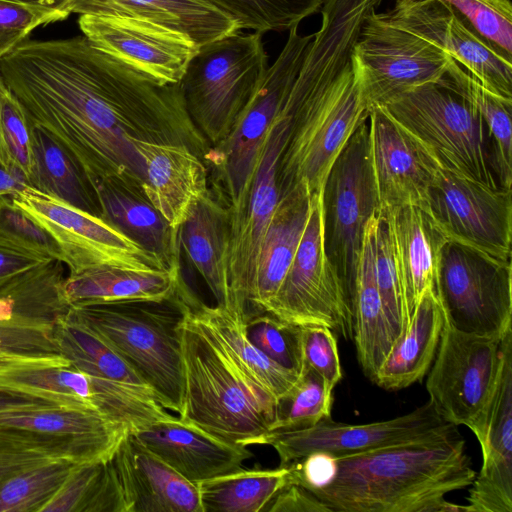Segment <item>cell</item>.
<instances>
[{
    "label": "cell",
    "instance_id": "obj_51",
    "mask_svg": "<svg viewBox=\"0 0 512 512\" xmlns=\"http://www.w3.org/2000/svg\"><path fill=\"white\" fill-rule=\"evenodd\" d=\"M61 20V15L50 10L0 1V60L38 26Z\"/></svg>",
    "mask_w": 512,
    "mask_h": 512
},
{
    "label": "cell",
    "instance_id": "obj_54",
    "mask_svg": "<svg viewBox=\"0 0 512 512\" xmlns=\"http://www.w3.org/2000/svg\"><path fill=\"white\" fill-rule=\"evenodd\" d=\"M266 512H332L308 489L294 483L285 485L268 503Z\"/></svg>",
    "mask_w": 512,
    "mask_h": 512
},
{
    "label": "cell",
    "instance_id": "obj_56",
    "mask_svg": "<svg viewBox=\"0 0 512 512\" xmlns=\"http://www.w3.org/2000/svg\"><path fill=\"white\" fill-rule=\"evenodd\" d=\"M29 187L28 177L18 166L0 160V196H14Z\"/></svg>",
    "mask_w": 512,
    "mask_h": 512
},
{
    "label": "cell",
    "instance_id": "obj_31",
    "mask_svg": "<svg viewBox=\"0 0 512 512\" xmlns=\"http://www.w3.org/2000/svg\"><path fill=\"white\" fill-rule=\"evenodd\" d=\"M379 213L374 214L365 227L352 300V339L359 364L371 381L395 345L374 272Z\"/></svg>",
    "mask_w": 512,
    "mask_h": 512
},
{
    "label": "cell",
    "instance_id": "obj_23",
    "mask_svg": "<svg viewBox=\"0 0 512 512\" xmlns=\"http://www.w3.org/2000/svg\"><path fill=\"white\" fill-rule=\"evenodd\" d=\"M479 443L482 466L464 512H512V330L503 337L501 368Z\"/></svg>",
    "mask_w": 512,
    "mask_h": 512
},
{
    "label": "cell",
    "instance_id": "obj_25",
    "mask_svg": "<svg viewBox=\"0 0 512 512\" xmlns=\"http://www.w3.org/2000/svg\"><path fill=\"white\" fill-rule=\"evenodd\" d=\"M127 138L144 165V194L179 231L195 205L210 192L206 164L184 145Z\"/></svg>",
    "mask_w": 512,
    "mask_h": 512
},
{
    "label": "cell",
    "instance_id": "obj_10",
    "mask_svg": "<svg viewBox=\"0 0 512 512\" xmlns=\"http://www.w3.org/2000/svg\"><path fill=\"white\" fill-rule=\"evenodd\" d=\"M435 288L454 329L498 339L512 329L511 260L447 241Z\"/></svg>",
    "mask_w": 512,
    "mask_h": 512
},
{
    "label": "cell",
    "instance_id": "obj_44",
    "mask_svg": "<svg viewBox=\"0 0 512 512\" xmlns=\"http://www.w3.org/2000/svg\"><path fill=\"white\" fill-rule=\"evenodd\" d=\"M374 272L384 311L396 343L409 328L411 315L395 258L389 225L381 211L376 227Z\"/></svg>",
    "mask_w": 512,
    "mask_h": 512
},
{
    "label": "cell",
    "instance_id": "obj_42",
    "mask_svg": "<svg viewBox=\"0 0 512 512\" xmlns=\"http://www.w3.org/2000/svg\"><path fill=\"white\" fill-rule=\"evenodd\" d=\"M230 17L239 30L260 34L289 31L320 12L323 0H208Z\"/></svg>",
    "mask_w": 512,
    "mask_h": 512
},
{
    "label": "cell",
    "instance_id": "obj_2",
    "mask_svg": "<svg viewBox=\"0 0 512 512\" xmlns=\"http://www.w3.org/2000/svg\"><path fill=\"white\" fill-rule=\"evenodd\" d=\"M314 33L281 109L289 129L277 167L279 196L320 194L334 161L369 115L353 62L367 12L350 0H324Z\"/></svg>",
    "mask_w": 512,
    "mask_h": 512
},
{
    "label": "cell",
    "instance_id": "obj_39",
    "mask_svg": "<svg viewBox=\"0 0 512 512\" xmlns=\"http://www.w3.org/2000/svg\"><path fill=\"white\" fill-rule=\"evenodd\" d=\"M469 101L484 121L493 142L500 185L512 187V99L485 88L475 77L451 59L438 81Z\"/></svg>",
    "mask_w": 512,
    "mask_h": 512
},
{
    "label": "cell",
    "instance_id": "obj_16",
    "mask_svg": "<svg viewBox=\"0 0 512 512\" xmlns=\"http://www.w3.org/2000/svg\"><path fill=\"white\" fill-rule=\"evenodd\" d=\"M424 210L448 241L511 260L512 189L491 188L440 167Z\"/></svg>",
    "mask_w": 512,
    "mask_h": 512
},
{
    "label": "cell",
    "instance_id": "obj_3",
    "mask_svg": "<svg viewBox=\"0 0 512 512\" xmlns=\"http://www.w3.org/2000/svg\"><path fill=\"white\" fill-rule=\"evenodd\" d=\"M476 472L453 426L438 434L335 457L329 480L311 489L341 512H464L444 496L471 486Z\"/></svg>",
    "mask_w": 512,
    "mask_h": 512
},
{
    "label": "cell",
    "instance_id": "obj_24",
    "mask_svg": "<svg viewBox=\"0 0 512 512\" xmlns=\"http://www.w3.org/2000/svg\"><path fill=\"white\" fill-rule=\"evenodd\" d=\"M110 460L126 512H203L197 484L181 476L133 434L125 435Z\"/></svg>",
    "mask_w": 512,
    "mask_h": 512
},
{
    "label": "cell",
    "instance_id": "obj_21",
    "mask_svg": "<svg viewBox=\"0 0 512 512\" xmlns=\"http://www.w3.org/2000/svg\"><path fill=\"white\" fill-rule=\"evenodd\" d=\"M369 147L381 211L425 209L440 165L425 146L382 107L369 111Z\"/></svg>",
    "mask_w": 512,
    "mask_h": 512
},
{
    "label": "cell",
    "instance_id": "obj_53",
    "mask_svg": "<svg viewBox=\"0 0 512 512\" xmlns=\"http://www.w3.org/2000/svg\"><path fill=\"white\" fill-rule=\"evenodd\" d=\"M52 261L0 243V298Z\"/></svg>",
    "mask_w": 512,
    "mask_h": 512
},
{
    "label": "cell",
    "instance_id": "obj_58",
    "mask_svg": "<svg viewBox=\"0 0 512 512\" xmlns=\"http://www.w3.org/2000/svg\"><path fill=\"white\" fill-rule=\"evenodd\" d=\"M2 86H3V82H2V80L0 78V93H1ZM0 160L3 161L6 164L11 163L9 161V159L7 157V154H6V151H5V147H4L3 140H2V135H1V129H0Z\"/></svg>",
    "mask_w": 512,
    "mask_h": 512
},
{
    "label": "cell",
    "instance_id": "obj_32",
    "mask_svg": "<svg viewBox=\"0 0 512 512\" xmlns=\"http://www.w3.org/2000/svg\"><path fill=\"white\" fill-rule=\"evenodd\" d=\"M313 196L295 188L279 197L258 255L250 302L254 313L264 312L277 293L301 241Z\"/></svg>",
    "mask_w": 512,
    "mask_h": 512
},
{
    "label": "cell",
    "instance_id": "obj_40",
    "mask_svg": "<svg viewBox=\"0 0 512 512\" xmlns=\"http://www.w3.org/2000/svg\"><path fill=\"white\" fill-rule=\"evenodd\" d=\"M110 458L77 464L42 512H126Z\"/></svg>",
    "mask_w": 512,
    "mask_h": 512
},
{
    "label": "cell",
    "instance_id": "obj_12",
    "mask_svg": "<svg viewBox=\"0 0 512 512\" xmlns=\"http://www.w3.org/2000/svg\"><path fill=\"white\" fill-rule=\"evenodd\" d=\"M502 357L503 338L464 333L445 320L426 390L440 417L468 427L478 442Z\"/></svg>",
    "mask_w": 512,
    "mask_h": 512
},
{
    "label": "cell",
    "instance_id": "obj_20",
    "mask_svg": "<svg viewBox=\"0 0 512 512\" xmlns=\"http://www.w3.org/2000/svg\"><path fill=\"white\" fill-rule=\"evenodd\" d=\"M388 13L444 49L485 88L512 99V56L479 36L449 5L440 0H395Z\"/></svg>",
    "mask_w": 512,
    "mask_h": 512
},
{
    "label": "cell",
    "instance_id": "obj_55",
    "mask_svg": "<svg viewBox=\"0 0 512 512\" xmlns=\"http://www.w3.org/2000/svg\"><path fill=\"white\" fill-rule=\"evenodd\" d=\"M51 406H75L55 397L13 388L0 383V412ZM79 407V406H75Z\"/></svg>",
    "mask_w": 512,
    "mask_h": 512
},
{
    "label": "cell",
    "instance_id": "obj_47",
    "mask_svg": "<svg viewBox=\"0 0 512 512\" xmlns=\"http://www.w3.org/2000/svg\"><path fill=\"white\" fill-rule=\"evenodd\" d=\"M449 5L473 31L512 56L510 0H440Z\"/></svg>",
    "mask_w": 512,
    "mask_h": 512
},
{
    "label": "cell",
    "instance_id": "obj_27",
    "mask_svg": "<svg viewBox=\"0 0 512 512\" xmlns=\"http://www.w3.org/2000/svg\"><path fill=\"white\" fill-rule=\"evenodd\" d=\"M69 12L145 20L178 31L199 47L240 31L208 0H71Z\"/></svg>",
    "mask_w": 512,
    "mask_h": 512
},
{
    "label": "cell",
    "instance_id": "obj_4",
    "mask_svg": "<svg viewBox=\"0 0 512 512\" xmlns=\"http://www.w3.org/2000/svg\"><path fill=\"white\" fill-rule=\"evenodd\" d=\"M185 288L181 328L184 401L181 420L224 440L259 445L277 419V401L195 315Z\"/></svg>",
    "mask_w": 512,
    "mask_h": 512
},
{
    "label": "cell",
    "instance_id": "obj_48",
    "mask_svg": "<svg viewBox=\"0 0 512 512\" xmlns=\"http://www.w3.org/2000/svg\"><path fill=\"white\" fill-rule=\"evenodd\" d=\"M53 327L0 319V360L64 358L54 340Z\"/></svg>",
    "mask_w": 512,
    "mask_h": 512
},
{
    "label": "cell",
    "instance_id": "obj_35",
    "mask_svg": "<svg viewBox=\"0 0 512 512\" xmlns=\"http://www.w3.org/2000/svg\"><path fill=\"white\" fill-rule=\"evenodd\" d=\"M31 124V188L100 217L95 191L70 152L42 127Z\"/></svg>",
    "mask_w": 512,
    "mask_h": 512
},
{
    "label": "cell",
    "instance_id": "obj_8",
    "mask_svg": "<svg viewBox=\"0 0 512 512\" xmlns=\"http://www.w3.org/2000/svg\"><path fill=\"white\" fill-rule=\"evenodd\" d=\"M268 66L257 32L239 31L198 48L179 84L192 121L211 146L227 136Z\"/></svg>",
    "mask_w": 512,
    "mask_h": 512
},
{
    "label": "cell",
    "instance_id": "obj_49",
    "mask_svg": "<svg viewBox=\"0 0 512 512\" xmlns=\"http://www.w3.org/2000/svg\"><path fill=\"white\" fill-rule=\"evenodd\" d=\"M0 129L7 157L28 177L31 166V124L14 95L3 84L0 93Z\"/></svg>",
    "mask_w": 512,
    "mask_h": 512
},
{
    "label": "cell",
    "instance_id": "obj_11",
    "mask_svg": "<svg viewBox=\"0 0 512 512\" xmlns=\"http://www.w3.org/2000/svg\"><path fill=\"white\" fill-rule=\"evenodd\" d=\"M363 99L370 111L398 95L444 75L451 56L396 22L387 12L371 13L353 47Z\"/></svg>",
    "mask_w": 512,
    "mask_h": 512
},
{
    "label": "cell",
    "instance_id": "obj_52",
    "mask_svg": "<svg viewBox=\"0 0 512 512\" xmlns=\"http://www.w3.org/2000/svg\"><path fill=\"white\" fill-rule=\"evenodd\" d=\"M60 458L57 450L34 437L0 431V485L29 467Z\"/></svg>",
    "mask_w": 512,
    "mask_h": 512
},
{
    "label": "cell",
    "instance_id": "obj_43",
    "mask_svg": "<svg viewBox=\"0 0 512 512\" xmlns=\"http://www.w3.org/2000/svg\"><path fill=\"white\" fill-rule=\"evenodd\" d=\"M332 402L333 389L317 372L303 367L295 385L277 403V419L272 431L312 427L331 416Z\"/></svg>",
    "mask_w": 512,
    "mask_h": 512
},
{
    "label": "cell",
    "instance_id": "obj_5",
    "mask_svg": "<svg viewBox=\"0 0 512 512\" xmlns=\"http://www.w3.org/2000/svg\"><path fill=\"white\" fill-rule=\"evenodd\" d=\"M185 288L181 279L174 295L166 299L85 302L68 308L152 388L162 407L178 416L184 401Z\"/></svg>",
    "mask_w": 512,
    "mask_h": 512
},
{
    "label": "cell",
    "instance_id": "obj_57",
    "mask_svg": "<svg viewBox=\"0 0 512 512\" xmlns=\"http://www.w3.org/2000/svg\"><path fill=\"white\" fill-rule=\"evenodd\" d=\"M7 2H14L20 4H26L46 10H50L61 15L63 19H66L69 15V4L71 0H0Z\"/></svg>",
    "mask_w": 512,
    "mask_h": 512
},
{
    "label": "cell",
    "instance_id": "obj_9",
    "mask_svg": "<svg viewBox=\"0 0 512 512\" xmlns=\"http://www.w3.org/2000/svg\"><path fill=\"white\" fill-rule=\"evenodd\" d=\"M322 210L325 251L352 304L365 227L381 211L370 158L368 118L330 168L322 190Z\"/></svg>",
    "mask_w": 512,
    "mask_h": 512
},
{
    "label": "cell",
    "instance_id": "obj_14",
    "mask_svg": "<svg viewBox=\"0 0 512 512\" xmlns=\"http://www.w3.org/2000/svg\"><path fill=\"white\" fill-rule=\"evenodd\" d=\"M264 312L297 326H325L353 337L352 304L324 247L322 192L311 208L293 261Z\"/></svg>",
    "mask_w": 512,
    "mask_h": 512
},
{
    "label": "cell",
    "instance_id": "obj_34",
    "mask_svg": "<svg viewBox=\"0 0 512 512\" xmlns=\"http://www.w3.org/2000/svg\"><path fill=\"white\" fill-rule=\"evenodd\" d=\"M181 279V267L145 271L102 266L68 274L62 282V296L68 306L85 302L162 300L174 295Z\"/></svg>",
    "mask_w": 512,
    "mask_h": 512
},
{
    "label": "cell",
    "instance_id": "obj_6",
    "mask_svg": "<svg viewBox=\"0 0 512 512\" xmlns=\"http://www.w3.org/2000/svg\"><path fill=\"white\" fill-rule=\"evenodd\" d=\"M379 107L419 140L442 168L502 188L488 129L476 108L455 91L429 82Z\"/></svg>",
    "mask_w": 512,
    "mask_h": 512
},
{
    "label": "cell",
    "instance_id": "obj_17",
    "mask_svg": "<svg viewBox=\"0 0 512 512\" xmlns=\"http://www.w3.org/2000/svg\"><path fill=\"white\" fill-rule=\"evenodd\" d=\"M289 129L281 112L260 151L254 175L241 203L230 213L228 279L231 312L245 320L250 306L259 251L279 201L277 167Z\"/></svg>",
    "mask_w": 512,
    "mask_h": 512
},
{
    "label": "cell",
    "instance_id": "obj_1",
    "mask_svg": "<svg viewBox=\"0 0 512 512\" xmlns=\"http://www.w3.org/2000/svg\"><path fill=\"white\" fill-rule=\"evenodd\" d=\"M0 78L30 123L59 141L90 183L117 179L142 186L144 165L127 136L184 145L202 159L211 147L179 83L155 82L84 35L25 40L0 60Z\"/></svg>",
    "mask_w": 512,
    "mask_h": 512
},
{
    "label": "cell",
    "instance_id": "obj_50",
    "mask_svg": "<svg viewBox=\"0 0 512 512\" xmlns=\"http://www.w3.org/2000/svg\"><path fill=\"white\" fill-rule=\"evenodd\" d=\"M303 367L317 372L334 389L342 378L337 341L325 326H301Z\"/></svg>",
    "mask_w": 512,
    "mask_h": 512
},
{
    "label": "cell",
    "instance_id": "obj_46",
    "mask_svg": "<svg viewBox=\"0 0 512 512\" xmlns=\"http://www.w3.org/2000/svg\"><path fill=\"white\" fill-rule=\"evenodd\" d=\"M0 243L51 261L63 262L58 242L11 196H0Z\"/></svg>",
    "mask_w": 512,
    "mask_h": 512
},
{
    "label": "cell",
    "instance_id": "obj_36",
    "mask_svg": "<svg viewBox=\"0 0 512 512\" xmlns=\"http://www.w3.org/2000/svg\"><path fill=\"white\" fill-rule=\"evenodd\" d=\"M188 299L199 320L216 335L240 366L278 403L295 385L299 375L270 359L249 340L243 318L224 306H209L203 303L190 289Z\"/></svg>",
    "mask_w": 512,
    "mask_h": 512
},
{
    "label": "cell",
    "instance_id": "obj_41",
    "mask_svg": "<svg viewBox=\"0 0 512 512\" xmlns=\"http://www.w3.org/2000/svg\"><path fill=\"white\" fill-rule=\"evenodd\" d=\"M77 464L52 459L11 476L0 485V512H42Z\"/></svg>",
    "mask_w": 512,
    "mask_h": 512
},
{
    "label": "cell",
    "instance_id": "obj_7",
    "mask_svg": "<svg viewBox=\"0 0 512 512\" xmlns=\"http://www.w3.org/2000/svg\"><path fill=\"white\" fill-rule=\"evenodd\" d=\"M296 25L274 63L266 69L227 136L204 157L214 175V195L229 209L243 200L266 137L300 70L314 34L301 35Z\"/></svg>",
    "mask_w": 512,
    "mask_h": 512
},
{
    "label": "cell",
    "instance_id": "obj_19",
    "mask_svg": "<svg viewBox=\"0 0 512 512\" xmlns=\"http://www.w3.org/2000/svg\"><path fill=\"white\" fill-rule=\"evenodd\" d=\"M78 24L98 48L163 85L181 81L199 48L178 31L133 17L80 15Z\"/></svg>",
    "mask_w": 512,
    "mask_h": 512
},
{
    "label": "cell",
    "instance_id": "obj_22",
    "mask_svg": "<svg viewBox=\"0 0 512 512\" xmlns=\"http://www.w3.org/2000/svg\"><path fill=\"white\" fill-rule=\"evenodd\" d=\"M0 431L34 437L77 463L111 457L129 433L98 410L75 406L3 411Z\"/></svg>",
    "mask_w": 512,
    "mask_h": 512
},
{
    "label": "cell",
    "instance_id": "obj_30",
    "mask_svg": "<svg viewBox=\"0 0 512 512\" xmlns=\"http://www.w3.org/2000/svg\"><path fill=\"white\" fill-rule=\"evenodd\" d=\"M229 234V209L210 190L180 226L178 236L180 248L205 280L217 305L231 311Z\"/></svg>",
    "mask_w": 512,
    "mask_h": 512
},
{
    "label": "cell",
    "instance_id": "obj_13",
    "mask_svg": "<svg viewBox=\"0 0 512 512\" xmlns=\"http://www.w3.org/2000/svg\"><path fill=\"white\" fill-rule=\"evenodd\" d=\"M53 335L63 357L90 376L96 409L129 433L175 417L118 353L68 311L54 324Z\"/></svg>",
    "mask_w": 512,
    "mask_h": 512
},
{
    "label": "cell",
    "instance_id": "obj_15",
    "mask_svg": "<svg viewBox=\"0 0 512 512\" xmlns=\"http://www.w3.org/2000/svg\"><path fill=\"white\" fill-rule=\"evenodd\" d=\"M58 242L69 274L102 266L136 270L168 267L99 216L92 215L29 187L11 196Z\"/></svg>",
    "mask_w": 512,
    "mask_h": 512
},
{
    "label": "cell",
    "instance_id": "obj_29",
    "mask_svg": "<svg viewBox=\"0 0 512 512\" xmlns=\"http://www.w3.org/2000/svg\"><path fill=\"white\" fill-rule=\"evenodd\" d=\"M388 222L407 306L412 313L427 288L436 286L448 241L430 215L417 206L381 211Z\"/></svg>",
    "mask_w": 512,
    "mask_h": 512
},
{
    "label": "cell",
    "instance_id": "obj_37",
    "mask_svg": "<svg viewBox=\"0 0 512 512\" xmlns=\"http://www.w3.org/2000/svg\"><path fill=\"white\" fill-rule=\"evenodd\" d=\"M0 383L96 409L90 376L65 358L0 360Z\"/></svg>",
    "mask_w": 512,
    "mask_h": 512
},
{
    "label": "cell",
    "instance_id": "obj_26",
    "mask_svg": "<svg viewBox=\"0 0 512 512\" xmlns=\"http://www.w3.org/2000/svg\"><path fill=\"white\" fill-rule=\"evenodd\" d=\"M133 435L195 484L242 469L254 457L247 446L219 438L179 417L155 422Z\"/></svg>",
    "mask_w": 512,
    "mask_h": 512
},
{
    "label": "cell",
    "instance_id": "obj_45",
    "mask_svg": "<svg viewBox=\"0 0 512 512\" xmlns=\"http://www.w3.org/2000/svg\"><path fill=\"white\" fill-rule=\"evenodd\" d=\"M249 340L279 365L301 374V326L282 321L268 312L254 313L245 319Z\"/></svg>",
    "mask_w": 512,
    "mask_h": 512
},
{
    "label": "cell",
    "instance_id": "obj_18",
    "mask_svg": "<svg viewBox=\"0 0 512 512\" xmlns=\"http://www.w3.org/2000/svg\"><path fill=\"white\" fill-rule=\"evenodd\" d=\"M453 426L428 400L407 414L385 421L355 425L335 422L329 416L309 428L272 431L259 445L272 446L280 466H287L314 452L347 456L426 438Z\"/></svg>",
    "mask_w": 512,
    "mask_h": 512
},
{
    "label": "cell",
    "instance_id": "obj_28",
    "mask_svg": "<svg viewBox=\"0 0 512 512\" xmlns=\"http://www.w3.org/2000/svg\"><path fill=\"white\" fill-rule=\"evenodd\" d=\"M100 217L168 267H181L179 231L151 204L142 186L122 180L91 183Z\"/></svg>",
    "mask_w": 512,
    "mask_h": 512
},
{
    "label": "cell",
    "instance_id": "obj_38",
    "mask_svg": "<svg viewBox=\"0 0 512 512\" xmlns=\"http://www.w3.org/2000/svg\"><path fill=\"white\" fill-rule=\"evenodd\" d=\"M289 483V467L242 468L197 483L203 512H260Z\"/></svg>",
    "mask_w": 512,
    "mask_h": 512
},
{
    "label": "cell",
    "instance_id": "obj_33",
    "mask_svg": "<svg viewBox=\"0 0 512 512\" xmlns=\"http://www.w3.org/2000/svg\"><path fill=\"white\" fill-rule=\"evenodd\" d=\"M445 322L435 286L427 288L415 307L409 328L378 369L373 383L399 390L419 382L429 371Z\"/></svg>",
    "mask_w": 512,
    "mask_h": 512
}]
</instances>
